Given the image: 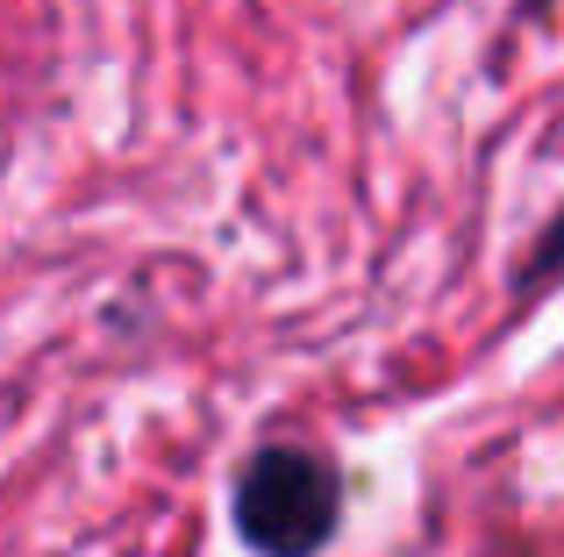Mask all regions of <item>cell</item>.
Listing matches in <instances>:
<instances>
[{"label": "cell", "mask_w": 564, "mask_h": 557, "mask_svg": "<svg viewBox=\"0 0 564 557\" xmlns=\"http://www.w3.org/2000/svg\"><path fill=\"white\" fill-rule=\"evenodd\" d=\"M236 536L258 557H315L344 522V479L322 450L264 444L236 479Z\"/></svg>", "instance_id": "6da1fadb"}, {"label": "cell", "mask_w": 564, "mask_h": 557, "mask_svg": "<svg viewBox=\"0 0 564 557\" xmlns=\"http://www.w3.org/2000/svg\"><path fill=\"white\" fill-rule=\"evenodd\" d=\"M551 272H564V215L551 222V237L536 243V258H529V265H522V286H543V278H551Z\"/></svg>", "instance_id": "7a4b0ae2"}]
</instances>
